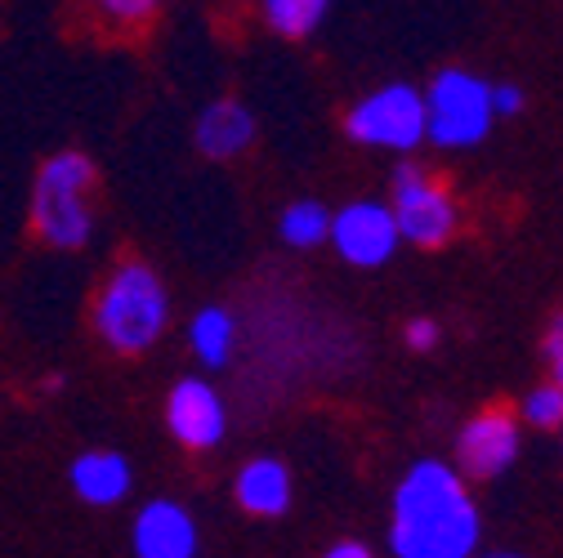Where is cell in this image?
I'll return each mask as SVG.
<instances>
[{"instance_id":"8","label":"cell","mask_w":563,"mask_h":558,"mask_svg":"<svg viewBox=\"0 0 563 558\" xmlns=\"http://www.w3.org/2000/svg\"><path fill=\"white\" fill-rule=\"evenodd\" d=\"M398 224L385 201H349L331 215V246L354 268H380L398 250Z\"/></svg>"},{"instance_id":"4","label":"cell","mask_w":563,"mask_h":558,"mask_svg":"<svg viewBox=\"0 0 563 558\" xmlns=\"http://www.w3.org/2000/svg\"><path fill=\"white\" fill-rule=\"evenodd\" d=\"M426 116H430V144L456 153V148H474L487 138L492 121V86L478 72H465V67H443V72L430 81L426 90Z\"/></svg>"},{"instance_id":"24","label":"cell","mask_w":563,"mask_h":558,"mask_svg":"<svg viewBox=\"0 0 563 558\" xmlns=\"http://www.w3.org/2000/svg\"><path fill=\"white\" fill-rule=\"evenodd\" d=\"M559 447H563V429H559Z\"/></svg>"},{"instance_id":"20","label":"cell","mask_w":563,"mask_h":558,"mask_svg":"<svg viewBox=\"0 0 563 558\" xmlns=\"http://www.w3.org/2000/svg\"><path fill=\"white\" fill-rule=\"evenodd\" d=\"M492 112L497 116H519L523 112V90L519 86H492Z\"/></svg>"},{"instance_id":"5","label":"cell","mask_w":563,"mask_h":558,"mask_svg":"<svg viewBox=\"0 0 563 558\" xmlns=\"http://www.w3.org/2000/svg\"><path fill=\"white\" fill-rule=\"evenodd\" d=\"M344 130L363 148H385V153H411L426 144L430 116H426V90L416 86H380L376 94L358 99V108H349Z\"/></svg>"},{"instance_id":"3","label":"cell","mask_w":563,"mask_h":558,"mask_svg":"<svg viewBox=\"0 0 563 558\" xmlns=\"http://www.w3.org/2000/svg\"><path fill=\"white\" fill-rule=\"evenodd\" d=\"M90 188H95V161L86 153H54L41 166L32 188V224L49 246L77 250L90 242L95 233Z\"/></svg>"},{"instance_id":"2","label":"cell","mask_w":563,"mask_h":558,"mask_svg":"<svg viewBox=\"0 0 563 558\" xmlns=\"http://www.w3.org/2000/svg\"><path fill=\"white\" fill-rule=\"evenodd\" d=\"M170 300L148 264H121L95 304V326L117 354H144L166 331Z\"/></svg>"},{"instance_id":"22","label":"cell","mask_w":563,"mask_h":558,"mask_svg":"<svg viewBox=\"0 0 563 558\" xmlns=\"http://www.w3.org/2000/svg\"><path fill=\"white\" fill-rule=\"evenodd\" d=\"M322 558H376V554H372L363 540H340V545H331Z\"/></svg>"},{"instance_id":"18","label":"cell","mask_w":563,"mask_h":558,"mask_svg":"<svg viewBox=\"0 0 563 558\" xmlns=\"http://www.w3.org/2000/svg\"><path fill=\"white\" fill-rule=\"evenodd\" d=\"M541 354H545V371H550V384L563 389V309L550 317L545 335H541Z\"/></svg>"},{"instance_id":"14","label":"cell","mask_w":563,"mask_h":558,"mask_svg":"<svg viewBox=\"0 0 563 558\" xmlns=\"http://www.w3.org/2000/svg\"><path fill=\"white\" fill-rule=\"evenodd\" d=\"M192 348H197V358L206 367H224L229 354H233V317L224 309H201L192 317V331H188Z\"/></svg>"},{"instance_id":"13","label":"cell","mask_w":563,"mask_h":558,"mask_svg":"<svg viewBox=\"0 0 563 558\" xmlns=\"http://www.w3.org/2000/svg\"><path fill=\"white\" fill-rule=\"evenodd\" d=\"M73 487L90 505H117L130 492V465L117 451H86L73 460Z\"/></svg>"},{"instance_id":"17","label":"cell","mask_w":563,"mask_h":558,"mask_svg":"<svg viewBox=\"0 0 563 558\" xmlns=\"http://www.w3.org/2000/svg\"><path fill=\"white\" fill-rule=\"evenodd\" d=\"M519 425L528 429H563V389L559 384H537L523 393V406H519Z\"/></svg>"},{"instance_id":"15","label":"cell","mask_w":563,"mask_h":558,"mask_svg":"<svg viewBox=\"0 0 563 558\" xmlns=\"http://www.w3.org/2000/svg\"><path fill=\"white\" fill-rule=\"evenodd\" d=\"M282 237H287L291 246L309 250L318 242H331V215H327V205L322 201H296L287 205V215H282Z\"/></svg>"},{"instance_id":"12","label":"cell","mask_w":563,"mask_h":558,"mask_svg":"<svg viewBox=\"0 0 563 558\" xmlns=\"http://www.w3.org/2000/svg\"><path fill=\"white\" fill-rule=\"evenodd\" d=\"M251 138H255V116L233 99H216L197 116V148L206 157H216V161H229V157L246 153Z\"/></svg>"},{"instance_id":"19","label":"cell","mask_w":563,"mask_h":558,"mask_svg":"<svg viewBox=\"0 0 563 558\" xmlns=\"http://www.w3.org/2000/svg\"><path fill=\"white\" fill-rule=\"evenodd\" d=\"M402 335H407V348H416V354H430V348L439 344V322H430V317H411Z\"/></svg>"},{"instance_id":"16","label":"cell","mask_w":563,"mask_h":558,"mask_svg":"<svg viewBox=\"0 0 563 558\" xmlns=\"http://www.w3.org/2000/svg\"><path fill=\"white\" fill-rule=\"evenodd\" d=\"M264 19L277 36H309L322 19H327V0H268Z\"/></svg>"},{"instance_id":"23","label":"cell","mask_w":563,"mask_h":558,"mask_svg":"<svg viewBox=\"0 0 563 558\" xmlns=\"http://www.w3.org/2000/svg\"><path fill=\"white\" fill-rule=\"evenodd\" d=\"M474 558H528V554H515V549H492V554H483V549H478Z\"/></svg>"},{"instance_id":"10","label":"cell","mask_w":563,"mask_h":558,"mask_svg":"<svg viewBox=\"0 0 563 558\" xmlns=\"http://www.w3.org/2000/svg\"><path fill=\"white\" fill-rule=\"evenodd\" d=\"M134 554L139 558H192L197 523L175 501H148L134 518Z\"/></svg>"},{"instance_id":"7","label":"cell","mask_w":563,"mask_h":558,"mask_svg":"<svg viewBox=\"0 0 563 558\" xmlns=\"http://www.w3.org/2000/svg\"><path fill=\"white\" fill-rule=\"evenodd\" d=\"M523 451V425L519 415L506 411V406H487L478 415H470V421L461 425L456 434V473L461 478H501L506 469H515Z\"/></svg>"},{"instance_id":"1","label":"cell","mask_w":563,"mask_h":558,"mask_svg":"<svg viewBox=\"0 0 563 558\" xmlns=\"http://www.w3.org/2000/svg\"><path fill=\"white\" fill-rule=\"evenodd\" d=\"M483 545V514L465 478L448 460H416L394 487L389 549L394 558H474Z\"/></svg>"},{"instance_id":"21","label":"cell","mask_w":563,"mask_h":558,"mask_svg":"<svg viewBox=\"0 0 563 558\" xmlns=\"http://www.w3.org/2000/svg\"><path fill=\"white\" fill-rule=\"evenodd\" d=\"M103 14L108 19H134V23H144V19H153V5H148V0H108Z\"/></svg>"},{"instance_id":"11","label":"cell","mask_w":563,"mask_h":558,"mask_svg":"<svg viewBox=\"0 0 563 558\" xmlns=\"http://www.w3.org/2000/svg\"><path fill=\"white\" fill-rule=\"evenodd\" d=\"M238 505L255 518H277L291 510V469L273 460V456H260L251 465H242L238 473Z\"/></svg>"},{"instance_id":"9","label":"cell","mask_w":563,"mask_h":558,"mask_svg":"<svg viewBox=\"0 0 563 558\" xmlns=\"http://www.w3.org/2000/svg\"><path fill=\"white\" fill-rule=\"evenodd\" d=\"M166 425L170 434L192 447V451H206L216 447L229 429V415H224V398L210 389L206 380H179L166 398Z\"/></svg>"},{"instance_id":"6","label":"cell","mask_w":563,"mask_h":558,"mask_svg":"<svg viewBox=\"0 0 563 558\" xmlns=\"http://www.w3.org/2000/svg\"><path fill=\"white\" fill-rule=\"evenodd\" d=\"M394 224H398V237L420 246V250H434L443 246L452 233H456V201L452 192L430 179L420 166H398L394 170Z\"/></svg>"}]
</instances>
